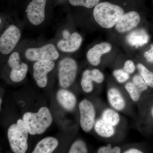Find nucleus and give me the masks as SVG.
Returning <instances> with one entry per match:
<instances>
[{"label":"nucleus","instance_id":"obj_1","mask_svg":"<svg viewBox=\"0 0 153 153\" xmlns=\"http://www.w3.org/2000/svg\"><path fill=\"white\" fill-rule=\"evenodd\" d=\"M124 12L120 6L108 2L97 4L94 7L93 16L94 20L100 27L110 29L117 25Z\"/></svg>","mask_w":153,"mask_h":153},{"label":"nucleus","instance_id":"obj_2","mask_svg":"<svg viewBox=\"0 0 153 153\" xmlns=\"http://www.w3.org/2000/svg\"><path fill=\"white\" fill-rule=\"evenodd\" d=\"M23 120L29 134L33 135L44 133L52 124L53 119L49 110L42 107L37 113H25Z\"/></svg>","mask_w":153,"mask_h":153},{"label":"nucleus","instance_id":"obj_3","mask_svg":"<svg viewBox=\"0 0 153 153\" xmlns=\"http://www.w3.org/2000/svg\"><path fill=\"white\" fill-rule=\"evenodd\" d=\"M29 132L24 121L19 119L9 128L7 136L11 149L14 153H25L28 149Z\"/></svg>","mask_w":153,"mask_h":153},{"label":"nucleus","instance_id":"obj_4","mask_svg":"<svg viewBox=\"0 0 153 153\" xmlns=\"http://www.w3.org/2000/svg\"><path fill=\"white\" fill-rule=\"evenodd\" d=\"M77 66L76 61L69 57L62 59L58 64V79L60 86L66 88L76 79Z\"/></svg>","mask_w":153,"mask_h":153},{"label":"nucleus","instance_id":"obj_5","mask_svg":"<svg viewBox=\"0 0 153 153\" xmlns=\"http://www.w3.org/2000/svg\"><path fill=\"white\" fill-rule=\"evenodd\" d=\"M25 57L30 61L57 60L59 54L55 46L48 44L38 48H30L26 50Z\"/></svg>","mask_w":153,"mask_h":153},{"label":"nucleus","instance_id":"obj_6","mask_svg":"<svg viewBox=\"0 0 153 153\" xmlns=\"http://www.w3.org/2000/svg\"><path fill=\"white\" fill-rule=\"evenodd\" d=\"M79 109L81 128L83 131L88 132L92 130L95 123V108L91 102L84 99L79 103Z\"/></svg>","mask_w":153,"mask_h":153},{"label":"nucleus","instance_id":"obj_7","mask_svg":"<svg viewBox=\"0 0 153 153\" xmlns=\"http://www.w3.org/2000/svg\"><path fill=\"white\" fill-rule=\"evenodd\" d=\"M21 33L20 30L13 25H11L4 32L0 38V51L7 55L13 50L19 42Z\"/></svg>","mask_w":153,"mask_h":153},{"label":"nucleus","instance_id":"obj_8","mask_svg":"<svg viewBox=\"0 0 153 153\" xmlns=\"http://www.w3.org/2000/svg\"><path fill=\"white\" fill-rule=\"evenodd\" d=\"M55 63L53 60L38 61L33 66V77L39 87L44 88L47 85V74L53 70Z\"/></svg>","mask_w":153,"mask_h":153},{"label":"nucleus","instance_id":"obj_9","mask_svg":"<svg viewBox=\"0 0 153 153\" xmlns=\"http://www.w3.org/2000/svg\"><path fill=\"white\" fill-rule=\"evenodd\" d=\"M46 0H33L27 7L26 13L28 20L32 25H41L45 18Z\"/></svg>","mask_w":153,"mask_h":153},{"label":"nucleus","instance_id":"obj_10","mask_svg":"<svg viewBox=\"0 0 153 153\" xmlns=\"http://www.w3.org/2000/svg\"><path fill=\"white\" fill-rule=\"evenodd\" d=\"M105 76L103 73L98 69L90 70L87 69L83 71L81 85L82 90L85 93L91 92L94 89L93 82L100 84L104 81Z\"/></svg>","mask_w":153,"mask_h":153},{"label":"nucleus","instance_id":"obj_11","mask_svg":"<svg viewBox=\"0 0 153 153\" xmlns=\"http://www.w3.org/2000/svg\"><path fill=\"white\" fill-rule=\"evenodd\" d=\"M140 16L135 11H130L124 14L115 25L118 33H124L135 28L139 24Z\"/></svg>","mask_w":153,"mask_h":153},{"label":"nucleus","instance_id":"obj_12","mask_svg":"<svg viewBox=\"0 0 153 153\" xmlns=\"http://www.w3.org/2000/svg\"><path fill=\"white\" fill-rule=\"evenodd\" d=\"M111 49V45L106 42L97 44L88 51L86 54L88 61L92 66H98L101 62L102 55L110 52Z\"/></svg>","mask_w":153,"mask_h":153},{"label":"nucleus","instance_id":"obj_13","mask_svg":"<svg viewBox=\"0 0 153 153\" xmlns=\"http://www.w3.org/2000/svg\"><path fill=\"white\" fill-rule=\"evenodd\" d=\"M82 38L79 34L74 33L70 38L60 40L57 44L58 49L65 52H73L79 49L82 42Z\"/></svg>","mask_w":153,"mask_h":153},{"label":"nucleus","instance_id":"obj_14","mask_svg":"<svg viewBox=\"0 0 153 153\" xmlns=\"http://www.w3.org/2000/svg\"><path fill=\"white\" fill-rule=\"evenodd\" d=\"M107 97L110 105L117 111H122L126 106L125 100L120 91L116 87H111L108 90Z\"/></svg>","mask_w":153,"mask_h":153},{"label":"nucleus","instance_id":"obj_15","mask_svg":"<svg viewBox=\"0 0 153 153\" xmlns=\"http://www.w3.org/2000/svg\"><path fill=\"white\" fill-rule=\"evenodd\" d=\"M57 101L63 108L68 111L74 109L76 99L74 94L65 89H60L57 94Z\"/></svg>","mask_w":153,"mask_h":153},{"label":"nucleus","instance_id":"obj_16","mask_svg":"<svg viewBox=\"0 0 153 153\" xmlns=\"http://www.w3.org/2000/svg\"><path fill=\"white\" fill-rule=\"evenodd\" d=\"M58 145V140L53 137L44 138L36 145L33 153H51L53 152Z\"/></svg>","mask_w":153,"mask_h":153},{"label":"nucleus","instance_id":"obj_17","mask_svg":"<svg viewBox=\"0 0 153 153\" xmlns=\"http://www.w3.org/2000/svg\"><path fill=\"white\" fill-rule=\"evenodd\" d=\"M115 127L108 123L102 118L96 121L94 125V130L102 137L108 138L115 134Z\"/></svg>","mask_w":153,"mask_h":153},{"label":"nucleus","instance_id":"obj_18","mask_svg":"<svg viewBox=\"0 0 153 153\" xmlns=\"http://www.w3.org/2000/svg\"><path fill=\"white\" fill-rule=\"evenodd\" d=\"M101 118L114 127L117 126L120 121V116L117 111L113 108H107L104 110L102 113Z\"/></svg>","mask_w":153,"mask_h":153},{"label":"nucleus","instance_id":"obj_19","mask_svg":"<svg viewBox=\"0 0 153 153\" xmlns=\"http://www.w3.org/2000/svg\"><path fill=\"white\" fill-rule=\"evenodd\" d=\"M8 64L13 71H21L27 66L26 63L20 62L19 54L17 52H14L11 54L9 58Z\"/></svg>","mask_w":153,"mask_h":153},{"label":"nucleus","instance_id":"obj_20","mask_svg":"<svg viewBox=\"0 0 153 153\" xmlns=\"http://www.w3.org/2000/svg\"><path fill=\"white\" fill-rule=\"evenodd\" d=\"M137 68L140 75L143 77L148 86L153 88V72L148 70L144 65L141 63L137 64Z\"/></svg>","mask_w":153,"mask_h":153},{"label":"nucleus","instance_id":"obj_21","mask_svg":"<svg viewBox=\"0 0 153 153\" xmlns=\"http://www.w3.org/2000/svg\"><path fill=\"white\" fill-rule=\"evenodd\" d=\"M125 88L131 99L133 101L136 102L140 98L141 91L132 82H127Z\"/></svg>","mask_w":153,"mask_h":153},{"label":"nucleus","instance_id":"obj_22","mask_svg":"<svg viewBox=\"0 0 153 153\" xmlns=\"http://www.w3.org/2000/svg\"><path fill=\"white\" fill-rule=\"evenodd\" d=\"M100 0H69L71 5L82 6L87 8H92L99 4Z\"/></svg>","mask_w":153,"mask_h":153},{"label":"nucleus","instance_id":"obj_23","mask_svg":"<svg viewBox=\"0 0 153 153\" xmlns=\"http://www.w3.org/2000/svg\"><path fill=\"white\" fill-rule=\"evenodd\" d=\"M88 152L87 147L84 142L82 140L75 141L71 145L68 153H86Z\"/></svg>","mask_w":153,"mask_h":153},{"label":"nucleus","instance_id":"obj_24","mask_svg":"<svg viewBox=\"0 0 153 153\" xmlns=\"http://www.w3.org/2000/svg\"><path fill=\"white\" fill-rule=\"evenodd\" d=\"M28 69V66L19 71H11L10 77L14 82H20L25 79L27 75Z\"/></svg>","mask_w":153,"mask_h":153},{"label":"nucleus","instance_id":"obj_25","mask_svg":"<svg viewBox=\"0 0 153 153\" xmlns=\"http://www.w3.org/2000/svg\"><path fill=\"white\" fill-rule=\"evenodd\" d=\"M113 75L117 82L120 83H125L130 78V74L123 69H115L113 72Z\"/></svg>","mask_w":153,"mask_h":153},{"label":"nucleus","instance_id":"obj_26","mask_svg":"<svg viewBox=\"0 0 153 153\" xmlns=\"http://www.w3.org/2000/svg\"><path fill=\"white\" fill-rule=\"evenodd\" d=\"M142 92L146 91L148 89V85L140 74H137L133 77L132 81Z\"/></svg>","mask_w":153,"mask_h":153},{"label":"nucleus","instance_id":"obj_27","mask_svg":"<svg viewBox=\"0 0 153 153\" xmlns=\"http://www.w3.org/2000/svg\"><path fill=\"white\" fill-rule=\"evenodd\" d=\"M121 148L119 146L112 147L111 144H107L100 148L97 151L98 153H120Z\"/></svg>","mask_w":153,"mask_h":153},{"label":"nucleus","instance_id":"obj_28","mask_svg":"<svg viewBox=\"0 0 153 153\" xmlns=\"http://www.w3.org/2000/svg\"><path fill=\"white\" fill-rule=\"evenodd\" d=\"M123 69L129 74H133L135 71L136 67L133 61L127 60L125 62Z\"/></svg>","mask_w":153,"mask_h":153},{"label":"nucleus","instance_id":"obj_29","mask_svg":"<svg viewBox=\"0 0 153 153\" xmlns=\"http://www.w3.org/2000/svg\"><path fill=\"white\" fill-rule=\"evenodd\" d=\"M144 57L148 62L150 63H153V46L149 51L145 52Z\"/></svg>","mask_w":153,"mask_h":153},{"label":"nucleus","instance_id":"obj_30","mask_svg":"<svg viewBox=\"0 0 153 153\" xmlns=\"http://www.w3.org/2000/svg\"><path fill=\"white\" fill-rule=\"evenodd\" d=\"M125 153H142V151L140 150L139 149L136 148H131L128 149L124 152Z\"/></svg>","mask_w":153,"mask_h":153},{"label":"nucleus","instance_id":"obj_31","mask_svg":"<svg viewBox=\"0 0 153 153\" xmlns=\"http://www.w3.org/2000/svg\"><path fill=\"white\" fill-rule=\"evenodd\" d=\"M71 34L69 33V31L67 30H64L63 32V39H66L70 38Z\"/></svg>","mask_w":153,"mask_h":153},{"label":"nucleus","instance_id":"obj_32","mask_svg":"<svg viewBox=\"0 0 153 153\" xmlns=\"http://www.w3.org/2000/svg\"><path fill=\"white\" fill-rule=\"evenodd\" d=\"M152 117H153V107L152 108Z\"/></svg>","mask_w":153,"mask_h":153},{"label":"nucleus","instance_id":"obj_33","mask_svg":"<svg viewBox=\"0 0 153 153\" xmlns=\"http://www.w3.org/2000/svg\"><path fill=\"white\" fill-rule=\"evenodd\" d=\"M1 102H0V105H1V101H2V100L1 99Z\"/></svg>","mask_w":153,"mask_h":153}]
</instances>
